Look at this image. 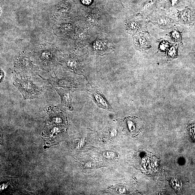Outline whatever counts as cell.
I'll list each match as a JSON object with an SVG mask.
<instances>
[{"label": "cell", "mask_w": 195, "mask_h": 195, "mask_svg": "<svg viewBox=\"0 0 195 195\" xmlns=\"http://www.w3.org/2000/svg\"><path fill=\"white\" fill-rule=\"evenodd\" d=\"M31 77L18 78L14 76L13 84L21 93L24 100L34 99L43 92L44 88L39 87L33 83Z\"/></svg>", "instance_id": "cell-1"}, {"label": "cell", "mask_w": 195, "mask_h": 195, "mask_svg": "<svg viewBox=\"0 0 195 195\" xmlns=\"http://www.w3.org/2000/svg\"><path fill=\"white\" fill-rule=\"evenodd\" d=\"M54 89L61 97V105L67 107L70 110H72V96L70 91L61 88H54Z\"/></svg>", "instance_id": "cell-2"}, {"label": "cell", "mask_w": 195, "mask_h": 195, "mask_svg": "<svg viewBox=\"0 0 195 195\" xmlns=\"http://www.w3.org/2000/svg\"><path fill=\"white\" fill-rule=\"evenodd\" d=\"M92 96L95 102L96 103L99 107L107 110L109 111H112V108L110 105L107 101L104 96L100 93L97 91H95L92 94Z\"/></svg>", "instance_id": "cell-3"}, {"label": "cell", "mask_w": 195, "mask_h": 195, "mask_svg": "<svg viewBox=\"0 0 195 195\" xmlns=\"http://www.w3.org/2000/svg\"><path fill=\"white\" fill-rule=\"evenodd\" d=\"M135 44L136 47L141 50H147L150 47V45L144 37L138 36L134 39Z\"/></svg>", "instance_id": "cell-4"}, {"label": "cell", "mask_w": 195, "mask_h": 195, "mask_svg": "<svg viewBox=\"0 0 195 195\" xmlns=\"http://www.w3.org/2000/svg\"><path fill=\"white\" fill-rule=\"evenodd\" d=\"M64 67L68 70L73 71L77 73H80V69L78 63L74 60L68 59L64 62Z\"/></svg>", "instance_id": "cell-5"}, {"label": "cell", "mask_w": 195, "mask_h": 195, "mask_svg": "<svg viewBox=\"0 0 195 195\" xmlns=\"http://www.w3.org/2000/svg\"><path fill=\"white\" fill-rule=\"evenodd\" d=\"M194 14L189 9L185 10L182 11L180 14V18L181 20L184 23H189L192 20L193 18H194Z\"/></svg>", "instance_id": "cell-6"}, {"label": "cell", "mask_w": 195, "mask_h": 195, "mask_svg": "<svg viewBox=\"0 0 195 195\" xmlns=\"http://www.w3.org/2000/svg\"><path fill=\"white\" fill-rule=\"evenodd\" d=\"M106 44L101 41H97L94 43L93 48L96 51L103 52L106 49Z\"/></svg>", "instance_id": "cell-7"}, {"label": "cell", "mask_w": 195, "mask_h": 195, "mask_svg": "<svg viewBox=\"0 0 195 195\" xmlns=\"http://www.w3.org/2000/svg\"><path fill=\"white\" fill-rule=\"evenodd\" d=\"M157 20V23L158 24L161 26H167L170 23L171 21L168 18L166 17H160Z\"/></svg>", "instance_id": "cell-8"}, {"label": "cell", "mask_w": 195, "mask_h": 195, "mask_svg": "<svg viewBox=\"0 0 195 195\" xmlns=\"http://www.w3.org/2000/svg\"><path fill=\"white\" fill-rule=\"evenodd\" d=\"M128 28L131 31H135L139 29V26L137 23L134 21H131L128 25Z\"/></svg>", "instance_id": "cell-9"}, {"label": "cell", "mask_w": 195, "mask_h": 195, "mask_svg": "<svg viewBox=\"0 0 195 195\" xmlns=\"http://www.w3.org/2000/svg\"><path fill=\"white\" fill-rule=\"evenodd\" d=\"M172 37L176 41H180L181 37L179 33L176 31H173L171 34Z\"/></svg>", "instance_id": "cell-10"}, {"label": "cell", "mask_w": 195, "mask_h": 195, "mask_svg": "<svg viewBox=\"0 0 195 195\" xmlns=\"http://www.w3.org/2000/svg\"><path fill=\"white\" fill-rule=\"evenodd\" d=\"M154 0H149L147 2L145 5L146 8H150L154 4Z\"/></svg>", "instance_id": "cell-11"}, {"label": "cell", "mask_w": 195, "mask_h": 195, "mask_svg": "<svg viewBox=\"0 0 195 195\" xmlns=\"http://www.w3.org/2000/svg\"><path fill=\"white\" fill-rule=\"evenodd\" d=\"M82 3L85 5L88 6L91 4L93 0H81Z\"/></svg>", "instance_id": "cell-12"}, {"label": "cell", "mask_w": 195, "mask_h": 195, "mask_svg": "<svg viewBox=\"0 0 195 195\" xmlns=\"http://www.w3.org/2000/svg\"><path fill=\"white\" fill-rule=\"evenodd\" d=\"M4 77V73L2 70H1V83L2 82Z\"/></svg>", "instance_id": "cell-13"}, {"label": "cell", "mask_w": 195, "mask_h": 195, "mask_svg": "<svg viewBox=\"0 0 195 195\" xmlns=\"http://www.w3.org/2000/svg\"><path fill=\"white\" fill-rule=\"evenodd\" d=\"M178 0H171V4L172 6H174L177 3Z\"/></svg>", "instance_id": "cell-14"}]
</instances>
